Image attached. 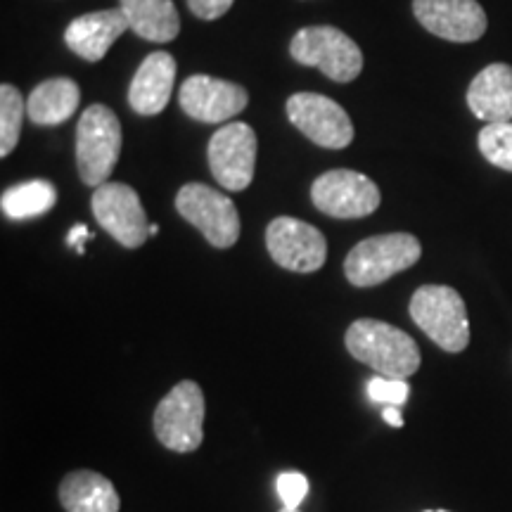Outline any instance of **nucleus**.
I'll use <instances>...</instances> for the list:
<instances>
[{"label": "nucleus", "instance_id": "f257e3e1", "mask_svg": "<svg viewBox=\"0 0 512 512\" xmlns=\"http://www.w3.org/2000/svg\"><path fill=\"white\" fill-rule=\"evenodd\" d=\"M344 344L356 361L366 363L377 375L389 380H406L415 375L422 361L418 344L408 332L375 318L354 320Z\"/></svg>", "mask_w": 512, "mask_h": 512}, {"label": "nucleus", "instance_id": "f03ea898", "mask_svg": "<svg viewBox=\"0 0 512 512\" xmlns=\"http://www.w3.org/2000/svg\"><path fill=\"white\" fill-rule=\"evenodd\" d=\"M408 311H411L415 325L448 354H460L470 344V320H467L465 302L453 287H418Z\"/></svg>", "mask_w": 512, "mask_h": 512}, {"label": "nucleus", "instance_id": "7ed1b4c3", "mask_svg": "<svg viewBox=\"0 0 512 512\" xmlns=\"http://www.w3.org/2000/svg\"><path fill=\"white\" fill-rule=\"evenodd\" d=\"M422 256L420 240L411 233H387L361 240L347 254L344 275L356 287H375L415 266Z\"/></svg>", "mask_w": 512, "mask_h": 512}, {"label": "nucleus", "instance_id": "20e7f679", "mask_svg": "<svg viewBox=\"0 0 512 512\" xmlns=\"http://www.w3.org/2000/svg\"><path fill=\"white\" fill-rule=\"evenodd\" d=\"M121 152V124L110 107L91 105L76 126V164L81 181L100 188L110 181Z\"/></svg>", "mask_w": 512, "mask_h": 512}, {"label": "nucleus", "instance_id": "39448f33", "mask_svg": "<svg viewBox=\"0 0 512 512\" xmlns=\"http://www.w3.org/2000/svg\"><path fill=\"white\" fill-rule=\"evenodd\" d=\"M294 62L304 67H318L328 79L337 83L354 81L363 69V53L351 36L337 27H304L290 43Z\"/></svg>", "mask_w": 512, "mask_h": 512}, {"label": "nucleus", "instance_id": "423d86ee", "mask_svg": "<svg viewBox=\"0 0 512 512\" xmlns=\"http://www.w3.org/2000/svg\"><path fill=\"white\" fill-rule=\"evenodd\" d=\"M204 394L192 380L178 382L159 401L155 411V434L159 444L176 453H192L202 446Z\"/></svg>", "mask_w": 512, "mask_h": 512}, {"label": "nucleus", "instance_id": "0eeeda50", "mask_svg": "<svg viewBox=\"0 0 512 512\" xmlns=\"http://www.w3.org/2000/svg\"><path fill=\"white\" fill-rule=\"evenodd\" d=\"M176 209L207 238L211 247L228 249L240 238V214L230 197L204 183H188L178 190Z\"/></svg>", "mask_w": 512, "mask_h": 512}, {"label": "nucleus", "instance_id": "6e6552de", "mask_svg": "<svg viewBox=\"0 0 512 512\" xmlns=\"http://www.w3.org/2000/svg\"><path fill=\"white\" fill-rule=\"evenodd\" d=\"M313 207L332 219H363L380 207V188L351 169H332L311 185Z\"/></svg>", "mask_w": 512, "mask_h": 512}, {"label": "nucleus", "instance_id": "1a4fd4ad", "mask_svg": "<svg viewBox=\"0 0 512 512\" xmlns=\"http://www.w3.org/2000/svg\"><path fill=\"white\" fill-rule=\"evenodd\" d=\"M91 207L95 221L126 249L143 247L152 238V223H147L143 202L131 185L107 181L95 188Z\"/></svg>", "mask_w": 512, "mask_h": 512}, {"label": "nucleus", "instance_id": "9d476101", "mask_svg": "<svg viewBox=\"0 0 512 512\" xmlns=\"http://www.w3.org/2000/svg\"><path fill=\"white\" fill-rule=\"evenodd\" d=\"M207 159L211 176L221 188L230 192L247 190L256 169V133L252 126L242 121L221 126L209 140Z\"/></svg>", "mask_w": 512, "mask_h": 512}, {"label": "nucleus", "instance_id": "9b49d317", "mask_svg": "<svg viewBox=\"0 0 512 512\" xmlns=\"http://www.w3.org/2000/svg\"><path fill=\"white\" fill-rule=\"evenodd\" d=\"M287 117L311 143L325 150H344L354 140V124L342 105L318 93H294Z\"/></svg>", "mask_w": 512, "mask_h": 512}, {"label": "nucleus", "instance_id": "f8f14e48", "mask_svg": "<svg viewBox=\"0 0 512 512\" xmlns=\"http://www.w3.org/2000/svg\"><path fill=\"white\" fill-rule=\"evenodd\" d=\"M266 247L275 264L294 273L320 271L328 259L325 235L292 216H278L268 223Z\"/></svg>", "mask_w": 512, "mask_h": 512}, {"label": "nucleus", "instance_id": "ddd939ff", "mask_svg": "<svg viewBox=\"0 0 512 512\" xmlns=\"http://www.w3.org/2000/svg\"><path fill=\"white\" fill-rule=\"evenodd\" d=\"M178 102L190 119L202 121V124H223L245 110L249 93L240 83L195 74L183 81Z\"/></svg>", "mask_w": 512, "mask_h": 512}, {"label": "nucleus", "instance_id": "4468645a", "mask_svg": "<svg viewBox=\"0 0 512 512\" xmlns=\"http://www.w3.org/2000/svg\"><path fill=\"white\" fill-rule=\"evenodd\" d=\"M415 19L451 43H475L486 34V12L477 0H413Z\"/></svg>", "mask_w": 512, "mask_h": 512}, {"label": "nucleus", "instance_id": "2eb2a0df", "mask_svg": "<svg viewBox=\"0 0 512 512\" xmlns=\"http://www.w3.org/2000/svg\"><path fill=\"white\" fill-rule=\"evenodd\" d=\"M176 83V60L174 55L164 53H150L138 67L136 76H133L131 86H128V105L133 112L143 114V117H152L159 114L169 105L171 93H174Z\"/></svg>", "mask_w": 512, "mask_h": 512}, {"label": "nucleus", "instance_id": "dca6fc26", "mask_svg": "<svg viewBox=\"0 0 512 512\" xmlns=\"http://www.w3.org/2000/svg\"><path fill=\"white\" fill-rule=\"evenodd\" d=\"M126 29L128 19L121 8L88 12L69 24L64 31V43L86 62H100Z\"/></svg>", "mask_w": 512, "mask_h": 512}, {"label": "nucleus", "instance_id": "f3484780", "mask_svg": "<svg viewBox=\"0 0 512 512\" xmlns=\"http://www.w3.org/2000/svg\"><path fill=\"white\" fill-rule=\"evenodd\" d=\"M470 112L484 124L512 121V67L496 62L484 67L467 88Z\"/></svg>", "mask_w": 512, "mask_h": 512}, {"label": "nucleus", "instance_id": "a211bd4d", "mask_svg": "<svg viewBox=\"0 0 512 512\" xmlns=\"http://www.w3.org/2000/svg\"><path fill=\"white\" fill-rule=\"evenodd\" d=\"M60 503L67 512H119L121 508L114 484L93 470L69 472L60 484Z\"/></svg>", "mask_w": 512, "mask_h": 512}, {"label": "nucleus", "instance_id": "6ab92c4d", "mask_svg": "<svg viewBox=\"0 0 512 512\" xmlns=\"http://www.w3.org/2000/svg\"><path fill=\"white\" fill-rule=\"evenodd\" d=\"M128 29L150 43H169L181 31V17L171 0H121Z\"/></svg>", "mask_w": 512, "mask_h": 512}, {"label": "nucleus", "instance_id": "aec40b11", "mask_svg": "<svg viewBox=\"0 0 512 512\" xmlns=\"http://www.w3.org/2000/svg\"><path fill=\"white\" fill-rule=\"evenodd\" d=\"M81 91L72 79H48L31 91L27 100L29 119L38 126H60L79 110Z\"/></svg>", "mask_w": 512, "mask_h": 512}, {"label": "nucleus", "instance_id": "412c9836", "mask_svg": "<svg viewBox=\"0 0 512 512\" xmlns=\"http://www.w3.org/2000/svg\"><path fill=\"white\" fill-rule=\"evenodd\" d=\"M57 202V190L48 181H27L8 188L0 197L3 214L12 221H27L48 214Z\"/></svg>", "mask_w": 512, "mask_h": 512}, {"label": "nucleus", "instance_id": "4be33fe9", "mask_svg": "<svg viewBox=\"0 0 512 512\" xmlns=\"http://www.w3.org/2000/svg\"><path fill=\"white\" fill-rule=\"evenodd\" d=\"M24 114H27V102L19 88L3 83L0 86V157H8L17 147Z\"/></svg>", "mask_w": 512, "mask_h": 512}, {"label": "nucleus", "instance_id": "5701e85b", "mask_svg": "<svg viewBox=\"0 0 512 512\" xmlns=\"http://www.w3.org/2000/svg\"><path fill=\"white\" fill-rule=\"evenodd\" d=\"M479 150L484 159L496 169L512 171V121L503 124H486L479 131Z\"/></svg>", "mask_w": 512, "mask_h": 512}, {"label": "nucleus", "instance_id": "b1692460", "mask_svg": "<svg viewBox=\"0 0 512 512\" xmlns=\"http://www.w3.org/2000/svg\"><path fill=\"white\" fill-rule=\"evenodd\" d=\"M370 401L384 403V406H403L411 396V384L406 380H389V377L377 375L368 382Z\"/></svg>", "mask_w": 512, "mask_h": 512}, {"label": "nucleus", "instance_id": "393cba45", "mask_svg": "<svg viewBox=\"0 0 512 512\" xmlns=\"http://www.w3.org/2000/svg\"><path fill=\"white\" fill-rule=\"evenodd\" d=\"M275 489H278L283 508H299L306 494H309V479L297 470L283 472V475L278 477V482H275Z\"/></svg>", "mask_w": 512, "mask_h": 512}, {"label": "nucleus", "instance_id": "a878e982", "mask_svg": "<svg viewBox=\"0 0 512 512\" xmlns=\"http://www.w3.org/2000/svg\"><path fill=\"white\" fill-rule=\"evenodd\" d=\"M188 8L200 19H219L233 8V0H188Z\"/></svg>", "mask_w": 512, "mask_h": 512}, {"label": "nucleus", "instance_id": "bb28decb", "mask_svg": "<svg viewBox=\"0 0 512 512\" xmlns=\"http://www.w3.org/2000/svg\"><path fill=\"white\" fill-rule=\"evenodd\" d=\"M88 238H91V233H88V228L83 226V223H76V226L69 230V235H67V245L69 247H74L76 252L79 254H83V247H81V242H86Z\"/></svg>", "mask_w": 512, "mask_h": 512}, {"label": "nucleus", "instance_id": "cd10ccee", "mask_svg": "<svg viewBox=\"0 0 512 512\" xmlns=\"http://www.w3.org/2000/svg\"><path fill=\"white\" fill-rule=\"evenodd\" d=\"M382 418L387 420V425H392V427H403V418H401V413H399V408L396 406H387L382 411Z\"/></svg>", "mask_w": 512, "mask_h": 512}, {"label": "nucleus", "instance_id": "c85d7f7f", "mask_svg": "<svg viewBox=\"0 0 512 512\" xmlns=\"http://www.w3.org/2000/svg\"><path fill=\"white\" fill-rule=\"evenodd\" d=\"M280 512H299V508H283Z\"/></svg>", "mask_w": 512, "mask_h": 512}, {"label": "nucleus", "instance_id": "c756f323", "mask_svg": "<svg viewBox=\"0 0 512 512\" xmlns=\"http://www.w3.org/2000/svg\"><path fill=\"white\" fill-rule=\"evenodd\" d=\"M425 512H451V510H425Z\"/></svg>", "mask_w": 512, "mask_h": 512}]
</instances>
